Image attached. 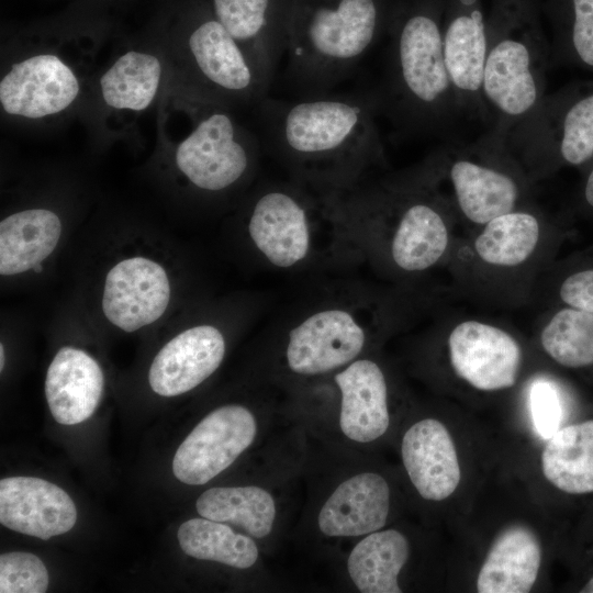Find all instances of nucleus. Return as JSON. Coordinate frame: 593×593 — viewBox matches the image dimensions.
I'll return each instance as SVG.
<instances>
[{
    "label": "nucleus",
    "instance_id": "obj_1",
    "mask_svg": "<svg viewBox=\"0 0 593 593\" xmlns=\"http://www.w3.org/2000/svg\"><path fill=\"white\" fill-rule=\"evenodd\" d=\"M262 138L291 180L318 194H337L366 181L384 161L374 90L327 92L258 104Z\"/></svg>",
    "mask_w": 593,
    "mask_h": 593
},
{
    "label": "nucleus",
    "instance_id": "obj_2",
    "mask_svg": "<svg viewBox=\"0 0 593 593\" xmlns=\"http://www.w3.org/2000/svg\"><path fill=\"white\" fill-rule=\"evenodd\" d=\"M376 0H301L287 21L284 82L293 97L332 92L372 48Z\"/></svg>",
    "mask_w": 593,
    "mask_h": 593
},
{
    "label": "nucleus",
    "instance_id": "obj_3",
    "mask_svg": "<svg viewBox=\"0 0 593 593\" xmlns=\"http://www.w3.org/2000/svg\"><path fill=\"white\" fill-rule=\"evenodd\" d=\"M374 91L380 112L403 132L439 134L460 115L437 20L415 12L393 30L383 81Z\"/></svg>",
    "mask_w": 593,
    "mask_h": 593
},
{
    "label": "nucleus",
    "instance_id": "obj_4",
    "mask_svg": "<svg viewBox=\"0 0 593 593\" xmlns=\"http://www.w3.org/2000/svg\"><path fill=\"white\" fill-rule=\"evenodd\" d=\"M247 231L258 253L279 269L302 267L332 244L355 248L335 194H318L292 180L257 192Z\"/></svg>",
    "mask_w": 593,
    "mask_h": 593
},
{
    "label": "nucleus",
    "instance_id": "obj_5",
    "mask_svg": "<svg viewBox=\"0 0 593 593\" xmlns=\"http://www.w3.org/2000/svg\"><path fill=\"white\" fill-rule=\"evenodd\" d=\"M507 145L532 165L581 166L593 158V91L545 96L506 133Z\"/></svg>",
    "mask_w": 593,
    "mask_h": 593
},
{
    "label": "nucleus",
    "instance_id": "obj_6",
    "mask_svg": "<svg viewBox=\"0 0 593 593\" xmlns=\"http://www.w3.org/2000/svg\"><path fill=\"white\" fill-rule=\"evenodd\" d=\"M512 155L506 134L491 127L474 144L452 152L451 158L443 163L456 203L470 222L484 225L516 209L521 182L503 167Z\"/></svg>",
    "mask_w": 593,
    "mask_h": 593
},
{
    "label": "nucleus",
    "instance_id": "obj_7",
    "mask_svg": "<svg viewBox=\"0 0 593 593\" xmlns=\"http://www.w3.org/2000/svg\"><path fill=\"white\" fill-rule=\"evenodd\" d=\"M256 138L225 111L213 108L178 145V169L197 189L226 191L247 178L258 158Z\"/></svg>",
    "mask_w": 593,
    "mask_h": 593
},
{
    "label": "nucleus",
    "instance_id": "obj_8",
    "mask_svg": "<svg viewBox=\"0 0 593 593\" xmlns=\"http://www.w3.org/2000/svg\"><path fill=\"white\" fill-rule=\"evenodd\" d=\"M368 314L359 305L344 303L310 312L288 333V368L299 376H320L358 359L368 342Z\"/></svg>",
    "mask_w": 593,
    "mask_h": 593
},
{
    "label": "nucleus",
    "instance_id": "obj_9",
    "mask_svg": "<svg viewBox=\"0 0 593 593\" xmlns=\"http://www.w3.org/2000/svg\"><path fill=\"white\" fill-rule=\"evenodd\" d=\"M186 21L189 58L205 88L219 97L256 105L269 96L271 86L211 9Z\"/></svg>",
    "mask_w": 593,
    "mask_h": 593
},
{
    "label": "nucleus",
    "instance_id": "obj_10",
    "mask_svg": "<svg viewBox=\"0 0 593 593\" xmlns=\"http://www.w3.org/2000/svg\"><path fill=\"white\" fill-rule=\"evenodd\" d=\"M256 433V419L245 406L230 404L212 411L177 449L175 477L192 485L209 482L253 444Z\"/></svg>",
    "mask_w": 593,
    "mask_h": 593
},
{
    "label": "nucleus",
    "instance_id": "obj_11",
    "mask_svg": "<svg viewBox=\"0 0 593 593\" xmlns=\"http://www.w3.org/2000/svg\"><path fill=\"white\" fill-rule=\"evenodd\" d=\"M454 371L471 387L496 391L515 384L521 347L504 329L479 321L456 325L448 337Z\"/></svg>",
    "mask_w": 593,
    "mask_h": 593
},
{
    "label": "nucleus",
    "instance_id": "obj_12",
    "mask_svg": "<svg viewBox=\"0 0 593 593\" xmlns=\"http://www.w3.org/2000/svg\"><path fill=\"white\" fill-rule=\"evenodd\" d=\"M170 300L166 270L145 257H131L114 265L105 277L102 311L124 332H135L159 320Z\"/></svg>",
    "mask_w": 593,
    "mask_h": 593
},
{
    "label": "nucleus",
    "instance_id": "obj_13",
    "mask_svg": "<svg viewBox=\"0 0 593 593\" xmlns=\"http://www.w3.org/2000/svg\"><path fill=\"white\" fill-rule=\"evenodd\" d=\"M72 69L58 56L38 54L14 65L0 81V103L11 115L41 119L67 109L79 93Z\"/></svg>",
    "mask_w": 593,
    "mask_h": 593
},
{
    "label": "nucleus",
    "instance_id": "obj_14",
    "mask_svg": "<svg viewBox=\"0 0 593 593\" xmlns=\"http://www.w3.org/2000/svg\"><path fill=\"white\" fill-rule=\"evenodd\" d=\"M74 501L58 485L34 477H9L0 481V522L14 532L48 539L76 524Z\"/></svg>",
    "mask_w": 593,
    "mask_h": 593
},
{
    "label": "nucleus",
    "instance_id": "obj_15",
    "mask_svg": "<svg viewBox=\"0 0 593 593\" xmlns=\"http://www.w3.org/2000/svg\"><path fill=\"white\" fill-rule=\"evenodd\" d=\"M225 338L210 324L192 326L169 340L155 356L148 372L152 390L163 396L191 391L220 367Z\"/></svg>",
    "mask_w": 593,
    "mask_h": 593
},
{
    "label": "nucleus",
    "instance_id": "obj_16",
    "mask_svg": "<svg viewBox=\"0 0 593 593\" xmlns=\"http://www.w3.org/2000/svg\"><path fill=\"white\" fill-rule=\"evenodd\" d=\"M402 460L419 495L429 501L450 496L460 481V467L452 438L434 418L412 425L403 436Z\"/></svg>",
    "mask_w": 593,
    "mask_h": 593
},
{
    "label": "nucleus",
    "instance_id": "obj_17",
    "mask_svg": "<svg viewBox=\"0 0 593 593\" xmlns=\"http://www.w3.org/2000/svg\"><path fill=\"white\" fill-rule=\"evenodd\" d=\"M273 4L275 0H211L210 7L270 86L287 34V22L275 16Z\"/></svg>",
    "mask_w": 593,
    "mask_h": 593
},
{
    "label": "nucleus",
    "instance_id": "obj_18",
    "mask_svg": "<svg viewBox=\"0 0 593 593\" xmlns=\"http://www.w3.org/2000/svg\"><path fill=\"white\" fill-rule=\"evenodd\" d=\"M340 393L339 426L357 443L381 437L390 424L385 377L377 362L356 359L335 374Z\"/></svg>",
    "mask_w": 593,
    "mask_h": 593
},
{
    "label": "nucleus",
    "instance_id": "obj_19",
    "mask_svg": "<svg viewBox=\"0 0 593 593\" xmlns=\"http://www.w3.org/2000/svg\"><path fill=\"white\" fill-rule=\"evenodd\" d=\"M390 508V489L378 473L363 472L342 482L321 507L320 530L329 537H354L381 529Z\"/></svg>",
    "mask_w": 593,
    "mask_h": 593
},
{
    "label": "nucleus",
    "instance_id": "obj_20",
    "mask_svg": "<svg viewBox=\"0 0 593 593\" xmlns=\"http://www.w3.org/2000/svg\"><path fill=\"white\" fill-rule=\"evenodd\" d=\"M103 373L86 351L63 347L52 360L45 379V395L55 421L75 425L88 419L103 391Z\"/></svg>",
    "mask_w": 593,
    "mask_h": 593
},
{
    "label": "nucleus",
    "instance_id": "obj_21",
    "mask_svg": "<svg viewBox=\"0 0 593 593\" xmlns=\"http://www.w3.org/2000/svg\"><path fill=\"white\" fill-rule=\"evenodd\" d=\"M541 548L522 525L504 529L492 544L477 579L480 593H526L538 575Z\"/></svg>",
    "mask_w": 593,
    "mask_h": 593
},
{
    "label": "nucleus",
    "instance_id": "obj_22",
    "mask_svg": "<svg viewBox=\"0 0 593 593\" xmlns=\"http://www.w3.org/2000/svg\"><path fill=\"white\" fill-rule=\"evenodd\" d=\"M61 234L57 214L29 209L0 223V273L13 276L34 269L56 248Z\"/></svg>",
    "mask_w": 593,
    "mask_h": 593
},
{
    "label": "nucleus",
    "instance_id": "obj_23",
    "mask_svg": "<svg viewBox=\"0 0 593 593\" xmlns=\"http://www.w3.org/2000/svg\"><path fill=\"white\" fill-rule=\"evenodd\" d=\"M545 478L570 494L593 492V419L557 430L541 454Z\"/></svg>",
    "mask_w": 593,
    "mask_h": 593
},
{
    "label": "nucleus",
    "instance_id": "obj_24",
    "mask_svg": "<svg viewBox=\"0 0 593 593\" xmlns=\"http://www.w3.org/2000/svg\"><path fill=\"white\" fill-rule=\"evenodd\" d=\"M410 556V545L395 529L368 534L351 550L347 570L362 593H401L398 577Z\"/></svg>",
    "mask_w": 593,
    "mask_h": 593
},
{
    "label": "nucleus",
    "instance_id": "obj_25",
    "mask_svg": "<svg viewBox=\"0 0 593 593\" xmlns=\"http://www.w3.org/2000/svg\"><path fill=\"white\" fill-rule=\"evenodd\" d=\"M195 507L202 517L235 524L256 538L268 536L276 518L273 497L255 485L211 488L198 497Z\"/></svg>",
    "mask_w": 593,
    "mask_h": 593
},
{
    "label": "nucleus",
    "instance_id": "obj_26",
    "mask_svg": "<svg viewBox=\"0 0 593 593\" xmlns=\"http://www.w3.org/2000/svg\"><path fill=\"white\" fill-rule=\"evenodd\" d=\"M161 72V63L155 55L130 51L101 77L102 98L113 109L145 110L157 93Z\"/></svg>",
    "mask_w": 593,
    "mask_h": 593
},
{
    "label": "nucleus",
    "instance_id": "obj_27",
    "mask_svg": "<svg viewBox=\"0 0 593 593\" xmlns=\"http://www.w3.org/2000/svg\"><path fill=\"white\" fill-rule=\"evenodd\" d=\"M539 236L538 217L515 209L485 223L474 240V249L479 258L489 265L515 267L532 256Z\"/></svg>",
    "mask_w": 593,
    "mask_h": 593
},
{
    "label": "nucleus",
    "instance_id": "obj_28",
    "mask_svg": "<svg viewBox=\"0 0 593 593\" xmlns=\"http://www.w3.org/2000/svg\"><path fill=\"white\" fill-rule=\"evenodd\" d=\"M177 537L182 551L195 559L237 569H248L258 559V548L251 538L235 533L224 523L205 517L182 523Z\"/></svg>",
    "mask_w": 593,
    "mask_h": 593
},
{
    "label": "nucleus",
    "instance_id": "obj_29",
    "mask_svg": "<svg viewBox=\"0 0 593 593\" xmlns=\"http://www.w3.org/2000/svg\"><path fill=\"white\" fill-rule=\"evenodd\" d=\"M544 350L559 365H593V313L566 306L553 314L540 334Z\"/></svg>",
    "mask_w": 593,
    "mask_h": 593
},
{
    "label": "nucleus",
    "instance_id": "obj_30",
    "mask_svg": "<svg viewBox=\"0 0 593 593\" xmlns=\"http://www.w3.org/2000/svg\"><path fill=\"white\" fill-rule=\"evenodd\" d=\"M48 572L42 560L30 552H7L0 556L1 593H44Z\"/></svg>",
    "mask_w": 593,
    "mask_h": 593
},
{
    "label": "nucleus",
    "instance_id": "obj_31",
    "mask_svg": "<svg viewBox=\"0 0 593 593\" xmlns=\"http://www.w3.org/2000/svg\"><path fill=\"white\" fill-rule=\"evenodd\" d=\"M529 407L536 433L549 439L562 423L563 409L556 385L546 379H537L529 389Z\"/></svg>",
    "mask_w": 593,
    "mask_h": 593
},
{
    "label": "nucleus",
    "instance_id": "obj_32",
    "mask_svg": "<svg viewBox=\"0 0 593 593\" xmlns=\"http://www.w3.org/2000/svg\"><path fill=\"white\" fill-rule=\"evenodd\" d=\"M572 7L568 51L579 63L593 68V0H572Z\"/></svg>",
    "mask_w": 593,
    "mask_h": 593
},
{
    "label": "nucleus",
    "instance_id": "obj_33",
    "mask_svg": "<svg viewBox=\"0 0 593 593\" xmlns=\"http://www.w3.org/2000/svg\"><path fill=\"white\" fill-rule=\"evenodd\" d=\"M559 295L567 306L593 313V268L569 275L560 286Z\"/></svg>",
    "mask_w": 593,
    "mask_h": 593
},
{
    "label": "nucleus",
    "instance_id": "obj_34",
    "mask_svg": "<svg viewBox=\"0 0 593 593\" xmlns=\"http://www.w3.org/2000/svg\"><path fill=\"white\" fill-rule=\"evenodd\" d=\"M583 197L586 204L593 208V168L591 169L585 179L583 187Z\"/></svg>",
    "mask_w": 593,
    "mask_h": 593
},
{
    "label": "nucleus",
    "instance_id": "obj_35",
    "mask_svg": "<svg viewBox=\"0 0 593 593\" xmlns=\"http://www.w3.org/2000/svg\"><path fill=\"white\" fill-rule=\"evenodd\" d=\"M582 593H593V577L588 581V583L581 590Z\"/></svg>",
    "mask_w": 593,
    "mask_h": 593
},
{
    "label": "nucleus",
    "instance_id": "obj_36",
    "mask_svg": "<svg viewBox=\"0 0 593 593\" xmlns=\"http://www.w3.org/2000/svg\"><path fill=\"white\" fill-rule=\"evenodd\" d=\"M3 365H4V349H3V345L1 344L0 345V370L3 369Z\"/></svg>",
    "mask_w": 593,
    "mask_h": 593
}]
</instances>
